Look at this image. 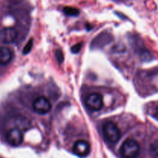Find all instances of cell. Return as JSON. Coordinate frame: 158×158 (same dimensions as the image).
Wrapping results in <instances>:
<instances>
[{
	"label": "cell",
	"instance_id": "cell-1",
	"mask_svg": "<svg viewBox=\"0 0 158 158\" xmlns=\"http://www.w3.org/2000/svg\"><path fill=\"white\" fill-rule=\"evenodd\" d=\"M140 144L134 139H127L123 143L120 149L121 156L123 158H135L140 153Z\"/></svg>",
	"mask_w": 158,
	"mask_h": 158
},
{
	"label": "cell",
	"instance_id": "cell-2",
	"mask_svg": "<svg viewBox=\"0 0 158 158\" xmlns=\"http://www.w3.org/2000/svg\"><path fill=\"white\" fill-rule=\"evenodd\" d=\"M103 132L106 140L111 143L118 142L121 136L120 129L113 122H106L103 125Z\"/></svg>",
	"mask_w": 158,
	"mask_h": 158
},
{
	"label": "cell",
	"instance_id": "cell-3",
	"mask_svg": "<svg viewBox=\"0 0 158 158\" xmlns=\"http://www.w3.org/2000/svg\"><path fill=\"white\" fill-rule=\"evenodd\" d=\"M32 107L35 112L43 115L46 114L50 111L52 105L47 98L44 97V96H40L34 101Z\"/></svg>",
	"mask_w": 158,
	"mask_h": 158
},
{
	"label": "cell",
	"instance_id": "cell-4",
	"mask_svg": "<svg viewBox=\"0 0 158 158\" xmlns=\"http://www.w3.org/2000/svg\"><path fill=\"white\" fill-rule=\"evenodd\" d=\"M86 105L93 111H99L103 106V96L99 93H92L86 97Z\"/></svg>",
	"mask_w": 158,
	"mask_h": 158
},
{
	"label": "cell",
	"instance_id": "cell-5",
	"mask_svg": "<svg viewBox=\"0 0 158 158\" xmlns=\"http://www.w3.org/2000/svg\"><path fill=\"white\" fill-rule=\"evenodd\" d=\"M6 139L9 145L12 147H18L23 141V132L19 128L11 129L6 133Z\"/></svg>",
	"mask_w": 158,
	"mask_h": 158
},
{
	"label": "cell",
	"instance_id": "cell-6",
	"mask_svg": "<svg viewBox=\"0 0 158 158\" xmlns=\"http://www.w3.org/2000/svg\"><path fill=\"white\" fill-rule=\"evenodd\" d=\"M73 151L77 156L84 157L87 156L90 152V145L87 141L84 139H80L74 143Z\"/></svg>",
	"mask_w": 158,
	"mask_h": 158
},
{
	"label": "cell",
	"instance_id": "cell-7",
	"mask_svg": "<svg viewBox=\"0 0 158 158\" xmlns=\"http://www.w3.org/2000/svg\"><path fill=\"white\" fill-rule=\"evenodd\" d=\"M17 35L16 30L14 28H5L0 32V40L5 43H11L15 41Z\"/></svg>",
	"mask_w": 158,
	"mask_h": 158
},
{
	"label": "cell",
	"instance_id": "cell-8",
	"mask_svg": "<svg viewBox=\"0 0 158 158\" xmlns=\"http://www.w3.org/2000/svg\"><path fill=\"white\" fill-rule=\"evenodd\" d=\"M12 58V50L9 47H0V65H6L11 61Z\"/></svg>",
	"mask_w": 158,
	"mask_h": 158
},
{
	"label": "cell",
	"instance_id": "cell-9",
	"mask_svg": "<svg viewBox=\"0 0 158 158\" xmlns=\"http://www.w3.org/2000/svg\"><path fill=\"white\" fill-rule=\"evenodd\" d=\"M63 12L66 15H70V16H76L79 14L78 9L73 7H65L63 9Z\"/></svg>",
	"mask_w": 158,
	"mask_h": 158
},
{
	"label": "cell",
	"instance_id": "cell-10",
	"mask_svg": "<svg viewBox=\"0 0 158 158\" xmlns=\"http://www.w3.org/2000/svg\"><path fill=\"white\" fill-rule=\"evenodd\" d=\"M32 45H33V39H30V40L28 41V43H26V46H24V49H23V54H25V55L29 54V53L30 52L31 49H32Z\"/></svg>",
	"mask_w": 158,
	"mask_h": 158
},
{
	"label": "cell",
	"instance_id": "cell-11",
	"mask_svg": "<svg viewBox=\"0 0 158 158\" xmlns=\"http://www.w3.org/2000/svg\"><path fill=\"white\" fill-rule=\"evenodd\" d=\"M81 46H82V43H77V44L74 45L73 46H72L71 48V51L74 54H77V53L80 52V49H81Z\"/></svg>",
	"mask_w": 158,
	"mask_h": 158
},
{
	"label": "cell",
	"instance_id": "cell-12",
	"mask_svg": "<svg viewBox=\"0 0 158 158\" xmlns=\"http://www.w3.org/2000/svg\"><path fill=\"white\" fill-rule=\"evenodd\" d=\"M56 58L58 60L59 63H62L63 61V59H64L63 58V52L61 50H56Z\"/></svg>",
	"mask_w": 158,
	"mask_h": 158
},
{
	"label": "cell",
	"instance_id": "cell-13",
	"mask_svg": "<svg viewBox=\"0 0 158 158\" xmlns=\"http://www.w3.org/2000/svg\"><path fill=\"white\" fill-rule=\"evenodd\" d=\"M151 148H152L153 152H154V153L158 156V140L155 141V142L152 144Z\"/></svg>",
	"mask_w": 158,
	"mask_h": 158
},
{
	"label": "cell",
	"instance_id": "cell-14",
	"mask_svg": "<svg viewBox=\"0 0 158 158\" xmlns=\"http://www.w3.org/2000/svg\"><path fill=\"white\" fill-rule=\"evenodd\" d=\"M154 116L157 119V120L158 121V105L156 107L155 110H154Z\"/></svg>",
	"mask_w": 158,
	"mask_h": 158
}]
</instances>
